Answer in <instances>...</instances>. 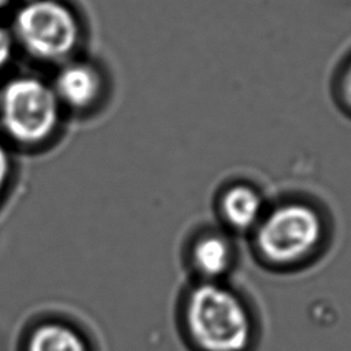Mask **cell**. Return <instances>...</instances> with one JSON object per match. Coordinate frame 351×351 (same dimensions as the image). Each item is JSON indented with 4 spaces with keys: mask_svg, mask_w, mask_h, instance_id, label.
I'll return each instance as SVG.
<instances>
[{
    "mask_svg": "<svg viewBox=\"0 0 351 351\" xmlns=\"http://www.w3.org/2000/svg\"><path fill=\"white\" fill-rule=\"evenodd\" d=\"M259 258L273 267L292 269L324 248L328 223L322 210L303 199H288L266 210L252 230Z\"/></svg>",
    "mask_w": 351,
    "mask_h": 351,
    "instance_id": "6da1fadb",
    "label": "cell"
},
{
    "mask_svg": "<svg viewBox=\"0 0 351 351\" xmlns=\"http://www.w3.org/2000/svg\"><path fill=\"white\" fill-rule=\"evenodd\" d=\"M185 322L203 351H244L251 339V319L244 303L230 289L204 281L185 304Z\"/></svg>",
    "mask_w": 351,
    "mask_h": 351,
    "instance_id": "7a4b0ae2",
    "label": "cell"
},
{
    "mask_svg": "<svg viewBox=\"0 0 351 351\" xmlns=\"http://www.w3.org/2000/svg\"><path fill=\"white\" fill-rule=\"evenodd\" d=\"M62 104L52 85L41 78H11L0 90V125L14 143L37 147L58 130Z\"/></svg>",
    "mask_w": 351,
    "mask_h": 351,
    "instance_id": "3957f363",
    "label": "cell"
},
{
    "mask_svg": "<svg viewBox=\"0 0 351 351\" xmlns=\"http://www.w3.org/2000/svg\"><path fill=\"white\" fill-rule=\"evenodd\" d=\"M12 36L33 59L66 62L81 41L77 14L60 0H27L14 16Z\"/></svg>",
    "mask_w": 351,
    "mask_h": 351,
    "instance_id": "277c9868",
    "label": "cell"
},
{
    "mask_svg": "<svg viewBox=\"0 0 351 351\" xmlns=\"http://www.w3.org/2000/svg\"><path fill=\"white\" fill-rule=\"evenodd\" d=\"M52 88L62 107L85 111L100 100L104 82L101 73L89 62L70 60L56 73Z\"/></svg>",
    "mask_w": 351,
    "mask_h": 351,
    "instance_id": "5b68a950",
    "label": "cell"
},
{
    "mask_svg": "<svg viewBox=\"0 0 351 351\" xmlns=\"http://www.w3.org/2000/svg\"><path fill=\"white\" fill-rule=\"evenodd\" d=\"M265 211L262 195L247 184H234L219 197V214L223 222L237 232L254 230Z\"/></svg>",
    "mask_w": 351,
    "mask_h": 351,
    "instance_id": "8992f818",
    "label": "cell"
},
{
    "mask_svg": "<svg viewBox=\"0 0 351 351\" xmlns=\"http://www.w3.org/2000/svg\"><path fill=\"white\" fill-rule=\"evenodd\" d=\"M191 262L204 281H214L222 277L233 263L230 240L219 232L202 233L192 243Z\"/></svg>",
    "mask_w": 351,
    "mask_h": 351,
    "instance_id": "52a82bcc",
    "label": "cell"
},
{
    "mask_svg": "<svg viewBox=\"0 0 351 351\" xmlns=\"http://www.w3.org/2000/svg\"><path fill=\"white\" fill-rule=\"evenodd\" d=\"M26 351H88V347L74 329L52 322L32 332Z\"/></svg>",
    "mask_w": 351,
    "mask_h": 351,
    "instance_id": "ba28073f",
    "label": "cell"
},
{
    "mask_svg": "<svg viewBox=\"0 0 351 351\" xmlns=\"http://www.w3.org/2000/svg\"><path fill=\"white\" fill-rule=\"evenodd\" d=\"M337 96L341 106L351 115V58L346 63L337 81Z\"/></svg>",
    "mask_w": 351,
    "mask_h": 351,
    "instance_id": "9c48e42d",
    "label": "cell"
},
{
    "mask_svg": "<svg viewBox=\"0 0 351 351\" xmlns=\"http://www.w3.org/2000/svg\"><path fill=\"white\" fill-rule=\"evenodd\" d=\"M14 45L15 38L12 36V32L7 30L0 25V70L10 63L14 53Z\"/></svg>",
    "mask_w": 351,
    "mask_h": 351,
    "instance_id": "30bf717a",
    "label": "cell"
},
{
    "mask_svg": "<svg viewBox=\"0 0 351 351\" xmlns=\"http://www.w3.org/2000/svg\"><path fill=\"white\" fill-rule=\"evenodd\" d=\"M11 156L8 149L0 143V195L3 193L11 176Z\"/></svg>",
    "mask_w": 351,
    "mask_h": 351,
    "instance_id": "8fae6325",
    "label": "cell"
},
{
    "mask_svg": "<svg viewBox=\"0 0 351 351\" xmlns=\"http://www.w3.org/2000/svg\"><path fill=\"white\" fill-rule=\"evenodd\" d=\"M8 1H10V0H0V10H1L3 7H5V5L8 4Z\"/></svg>",
    "mask_w": 351,
    "mask_h": 351,
    "instance_id": "7c38bea8",
    "label": "cell"
}]
</instances>
